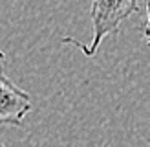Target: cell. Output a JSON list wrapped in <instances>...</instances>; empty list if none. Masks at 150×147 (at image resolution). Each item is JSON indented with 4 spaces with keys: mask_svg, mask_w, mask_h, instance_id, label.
I'll return each mask as SVG.
<instances>
[{
    "mask_svg": "<svg viewBox=\"0 0 150 147\" xmlns=\"http://www.w3.org/2000/svg\"><path fill=\"white\" fill-rule=\"evenodd\" d=\"M137 11V0H92L90 19H92V42L90 46H82L73 39H62V42H71L81 48L88 57L95 55L101 42L108 35L119 31L121 24Z\"/></svg>",
    "mask_w": 150,
    "mask_h": 147,
    "instance_id": "1",
    "label": "cell"
},
{
    "mask_svg": "<svg viewBox=\"0 0 150 147\" xmlns=\"http://www.w3.org/2000/svg\"><path fill=\"white\" fill-rule=\"evenodd\" d=\"M146 11H148V19H146V24H145V39H146V44L150 46V0H146Z\"/></svg>",
    "mask_w": 150,
    "mask_h": 147,
    "instance_id": "3",
    "label": "cell"
},
{
    "mask_svg": "<svg viewBox=\"0 0 150 147\" xmlns=\"http://www.w3.org/2000/svg\"><path fill=\"white\" fill-rule=\"evenodd\" d=\"M0 147H6V145H4V143H2V140H0Z\"/></svg>",
    "mask_w": 150,
    "mask_h": 147,
    "instance_id": "4",
    "label": "cell"
},
{
    "mask_svg": "<svg viewBox=\"0 0 150 147\" xmlns=\"http://www.w3.org/2000/svg\"><path fill=\"white\" fill-rule=\"evenodd\" d=\"M31 96L6 74V54L0 50V125H22L31 112Z\"/></svg>",
    "mask_w": 150,
    "mask_h": 147,
    "instance_id": "2",
    "label": "cell"
}]
</instances>
